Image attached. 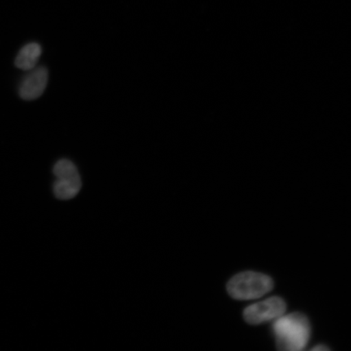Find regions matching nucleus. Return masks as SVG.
Segmentation results:
<instances>
[{
	"mask_svg": "<svg viewBox=\"0 0 351 351\" xmlns=\"http://www.w3.org/2000/svg\"><path fill=\"white\" fill-rule=\"evenodd\" d=\"M274 331L278 350L300 351L305 348L310 339L311 326L304 314L296 313L278 317Z\"/></svg>",
	"mask_w": 351,
	"mask_h": 351,
	"instance_id": "f257e3e1",
	"label": "nucleus"
},
{
	"mask_svg": "<svg viewBox=\"0 0 351 351\" xmlns=\"http://www.w3.org/2000/svg\"><path fill=\"white\" fill-rule=\"evenodd\" d=\"M274 288L273 280L269 276L245 271L236 275L227 285V291L238 300H254L265 295Z\"/></svg>",
	"mask_w": 351,
	"mask_h": 351,
	"instance_id": "f03ea898",
	"label": "nucleus"
},
{
	"mask_svg": "<svg viewBox=\"0 0 351 351\" xmlns=\"http://www.w3.org/2000/svg\"><path fill=\"white\" fill-rule=\"evenodd\" d=\"M53 173L56 178L53 191L57 199L69 200L78 195L82 189V179L72 161L59 160L54 166Z\"/></svg>",
	"mask_w": 351,
	"mask_h": 351,
	"instance_id": "7ed1b4c3",
	"label": "nucleus"
},
{
	"mask_svg": "<svg viewBox=\"0 0 351 351\" xmlns=\"http://www.w3.org/2000/svg\"><path fill=\"white\" fill-rule=\"evenodd\" d=\"M285 310L287 304L282 298L273 297L245 308L244 319L251 324H261L282 317Z\"/></svg>",
	"mask_w": 351,
	"mask_h": 351,
	"instance_id": "20e7f679",
	"label": "nucleus"
},
{
	"mask_svg": "<svg viewBox=\"0 0 351 351\" xmlns=\"http://www.w3.org/2000/svg\"><path fill=\"white\" fill-rule=\"evenodd\" d=\"M48 81L47 69L39 67L33 70L22 81L19 95L25 100L36 99L45 91Z\"/></svg>",
	"mask_w": 351,
	"mask_h": 351,
	"instance_id": "39448f33",
	"label": "nucleus"
},
{
	"mask_svg": "<svg viewBox=\"0 0 351 351\" xmlns=\"http://www.w3.org/2000/svg\"><path fill=\"white\" fill-rule=\"evenodd\" d=\"M41 54L42 47L39 44L36 43H29L21 48L16 56L15 64L20 69L29 71L36 66Z\"/></svg>",
	"mask_w": 351,
	"mask_h": 351,
	"instance_id": "423d86ee",
	"label": "nucleus"
},
{
	"mask_svg": "<svg viewBox=\"0 0 351 351\" xmlns=\"http://www.w3.org/2000/svg\"><path fill=\"white\" fill-rule=\"evenodd\" d=\"M313 350H315V351H320V350H322V351H326V350H329L328 348H326V346H324L323 345H320L319 346H317V348H315L314 349H313Z\"/></svg>",
	"mask_w": 351,
	"mask_h": 351,
	"instance_id": "0eeeda50",
	"label": "nucleus"
}]
</instances>
